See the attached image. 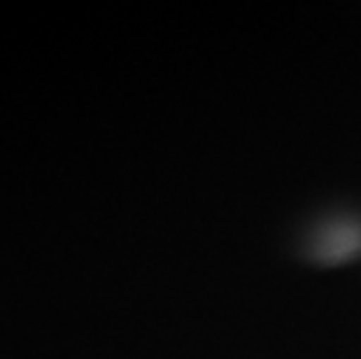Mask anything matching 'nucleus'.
<instances>
[{"label": "nucleus", "mask_w": 361, "mask_h": 359, "mask_svg": "<svg viewBox=\"0 0 361 359\" xmlns=\"http://www.w3.org/2000/svg\"><path fill=\"white\" fill-rule=\"evenodd\" d=\"M310 255L322 264H343L361 255V221L334 219L314 233Z\"/></svg>", "instance_id": "1"}]
</instances>
